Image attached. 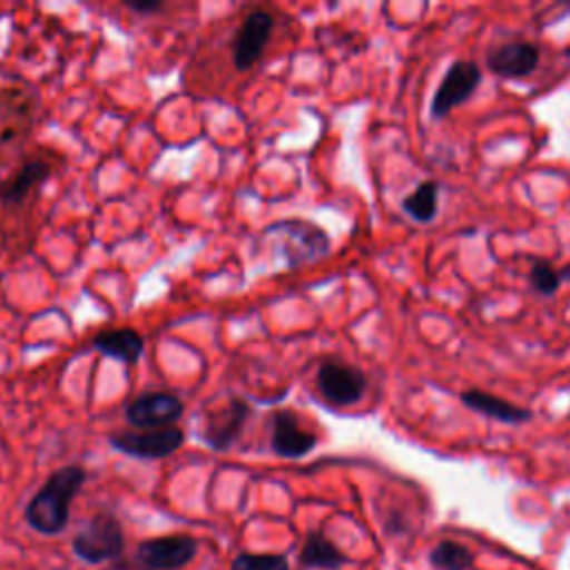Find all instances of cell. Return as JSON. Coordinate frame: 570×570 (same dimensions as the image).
I'll return each mask as SVG.
<instances>
[{"mask_svg": "<svg viewBox=\"0 0 570 570\" xmlns=\"http://www.w3.org/2000/svg\"><path fill=\"white\" fill-rule=\"evenodd\" d=\"M316 385L330 403L352 405L363 396L367 381L358 367L347 365L336 358H330V361L321 363V367L316 372Z\"/></svg>", "mask_w": 570, "mask_h": 570, "instance_id": "8992f818", "label": "cell"}, {"mask_svg": "<svg viewBox=\"0 0 570 570\" xmlns=\"http://www.w3.org/2000/svg\"><path fill=\"white\" fill-rule=\"evenodd\" d=\"M87 472L82 465L56 470L24 508V521L40 534H60L69 523V508L80 492Z\"/></svg>", "mask_w": 570, "mask_h": 570, "instance_id": "6da1fadb", "label": "cell"}, {"mask_svg": "<svg viewBox=\"0 0 570 570\" xmlns=\"http://www.w3.org/2000/svg\"><path fill=\"white\" fill-rule=\"evenodd\" d=\"M479 80H481V71L474 62L459 60V62L450 65V69L445 71V76L432 98V116L434 118L448 116L456 105H461L463 100H468L472 96Z\"/></svg>", "mask_w": 570, "mask_h": 570, "instance_id": "9c48e42d", "label": "cell"}, {"mask_svg": "<svg viewBox=\"0 0 570 570\" xmlns=\"http://www.w3.org/2000/svg\"><path fill=\"white\" fill-rule=\"evenodd\" d=\"M461 401L463 405H468L470 410L474 412H481L494 421H501V423H523L530 419V412L525 407H519L501 396H494L490 392H483V390H468L461 394Z\"/></svg>", "mask_w": 570, "mask_h": 570, "instance_id": "9a60e30c", "label": "cell"}, {"mask_svg": "<svg viewBox=\"0 0 570 570\" xmlns=\"http://www.w3.org/2000/svg\"><path fill=\"white\" fill-rule=\"evenodd\" d=\"M430 559L439 570H468L472 563L470 550L456 541H441Z\"/></svg>", "mask_w": 570, "mask_h": 570, "instance_id": "ac0fdd59", "label": "cell"}, {"mask_svg": "<svg viewBox=\"0 0 570 570\" xmlns=\"http://www.w3.org/2000/svg\"><path fill=\"white\" fill-rule=\"evenodd\" d=\"M94 347L122 363H136L145 350V343L140 334L131 327H114V330H102L94 336Z\"/></svg>", "mask_w": 570, "mask_h": 570, "instance_id": "5bb4252c", "label": "cell"}, {"mask_svg": "<svg viewBox=\"0 0 570 570\" xmlns=\"http://www.w3.org/2000/svg\"><path fill=\"white\" fill-rule=\"evenodd\" d=\"M298 561L303 568H316V570H336L347 559L345 554L323 534V532H309L305 537V543L301 548Z\"/></svg>", "mask_w": 570, "mask_h": 570, "instance_id": "2e32d148", "label": "cell"}, {"mask_svg": "<svg viewBox=\"0 0 570 570\" xmlns=\"http://www.w3.org/2000/svg\"><path fill=\"white\" fill-rule=\"evenodd\" d=\"M539 49L532 42H508L488 56V67L503 78H521L537 69Z\"/></svg>", "mask_w": 570, "mask_h": 570, "instance_id": "7c38bea8", "label": "cell"}, {"mask_svg": "<svg viewBox=\"0 0 570 570\" xmlns=\"http://www.w3.org/2000/svg\"><path fill=\"white\" fill-rule=\"evenodd\" d=\"M73 554L87 563L114 561L125 550L120 521L111 512L91 514L71 539Z\"/></svg>", "mask_w": 570, "mask_h": 570, "instance_id": "3957f363", "label": "cell"}, {"mask_svg": "<svg viewBox=\"0 0 570 570\" xmlns=\"http://www.w3.org/2000/svg\"><path fill=\"white\" fill-rule=\"evenodd\" d=\"M198 543L189 534H165L145 539L136 548V561L145 570H178L196 557Z\"/></svg>", "mask_w": 570, "mask_h": 570, "instance_id": "5b68a950", "label": "cell"}, {"mask_svg": "<svg viewBox=\"0 0 570 570\" xmlns=\"http://www.w3.org/2000/svg\"><path fill=\"white\" fill-rule=\"evenodd\" d=\"M269 445L283 459H301L314 450L316 436L303 430L289 410H278L269 421Z\"/></svg>", "mask_w": 570, "mask_h": 570, "instance_id": "8fae6325", "label": "cell"}, {"mask_svg": "<svg viewBox=\"0 0 570 570\" xmlns=\"http://www.w3.org/2000/svg\"><path fill=\"white\" fill-rule=\"evenodd\" d=\"M125 7L131 9V11H136V13H156V11H163V9H165V2H160V0H145V2H140V0H127Z\"/></svg>", "mask_w": 570, "mask_h": 570, "instance_id": "44dd1931", "label": "cell"}, {"mask_svg": "<svg viewBox=\"0 0 570 570\" xmlns=\"http://www.w3.org/2000/svg\"><path fill=\"white\" fill-rule=\"evenodd\" d=\"M436 205H439V185L434 180H425L421 183L410 196L403 198L401 207L403 212L419 220V223H428L434 218L436 214Z\"/></svg>", "mask_w": 570, "mask_h": 570, "instance_id": "e0dca14e", "label": "cell"}, {"mask_svg": "<svg viewBox=\"0 0 570 570\" xmlns=\"http://www.w3.org/2000/svg\"><path fill=\"white\" fill-rule=\"evenodd\" d=\"M183 401L171 392H145L138 394L125 410V419L131 428L154 430L174 425L183 416Z\"/></svg>", "mask_w": 570, "mask_h": 570, "instance_id": "52a82bcc", "label": "cell"}, {"mask_svg": "<svg viewBox=\"0 0 570 570\" xmlns=\"http://www.w3.org/2000/svg\"><path fill=\"white\" fill-rule=\"evenodd\" d=\"M229 570H289V561L274 552H240Z\"/></svg>", "mask_w": 570, "mask_h": 570, "instance_id": "d6986e66", "label": "cell"}, {"mask_svg": "<svg viewBox=\"0 0 570 570\" xmlns=\"http://www.w3.org/2000/svg\"><path fill=\"white\" fill-rule=\"evenodd\" d=\"M185 441L180 428H154V430H122L109 436L111 448L136 459H165L174 454Z\"/></svg>", "mask_w": 570, "mask_h": 570, "instance_id": "277c9868", "label": "cell"}, {"mask_svg": "<svg viewBox=\"0 0 570 570\" xmlns=\"http://www.w3.org/2000/svg\"><path fill=\"white\" fill-rule=\"evenodd\" d=\"M263 238H274V249L283 256L289 269L316 263L330 254L327 234L321 227L298 218L272 223L265 227Z\"/></svg>", "mask_w": 570, "mask_h": 570, "instance_id": "7a4b0ae2", "label": "cell"}, {"mask_svg": "<svg viewBox=\"0 0 570 570\" xmlns=\"http://www.w3.org/2000/svg\"><path fill=\"white\" fill-rule=\"evenodd\" d=\"M249 416H252V407L245 399H229L223 407H218L207 416L205 432H203L205 443L216 452L229 450L238 441Z\"/></svg>", "mask_w": 570, "mask_h": 570, "instance_id": "ba28073f", "label": "cell"}, {"mask_svg": "<svg viewBox=\"0 0 570 570\" xmlns=\"http://www.w3.org/2000/svg\"><path fill=\"white\" fill-rule=\"evenodd\" d=\"M272 29H274V18L269 11L256 9V11L247 13V18L243 20V24L234 38V49H232L234 67L238 71L249 69L261 58Z\"/></svg>", "mask_w": 570, "mask_h": 570, "instance_id": "30bf717a", "label": "cell"}, {"mask_svg": "<svg viewBox=\"0 0 570 570\" xmlns=\"http://www.w3.org/2000/svg\"><path fill=\"white\" fill-rule=\"evenodd\" d=\"M563 276H570V269L557 272V267H552L548 261H534L530 267V285L543 296H552L559 289Z\"/></svg>", "mask_w": 570, "mask_h": 570, "instance_id": "ffe728a7", "label": "cell"}, {"mask_svg": "<svg viewBox=\"0 0 570 570\" xmlns=\"http://www.w3.org/2000/svg\"><path fill=\"white\" fill-rule=\"evenodd\" d=\"M51 174V165L49 160L36 158L24 163L11 180L0 185V205L2 207H20L27 203V198H31V194L49 178Z\"/></svg>", "mask_w": 570, "mask_h": 570, "instance_id": "4fadbf2b", "label": "cell"}]
</instances>
